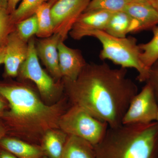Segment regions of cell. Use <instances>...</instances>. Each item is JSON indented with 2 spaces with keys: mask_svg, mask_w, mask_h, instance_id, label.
<instances>
[{
  "mask_svg": "<svg viewBox=\"0 0 158 158\" xmlns=\"http://www.w3.org/2000/svg\"><path fill=\"white\" fill-rule=\"evenodd\" d=\"M72 105L85 109L109 127L122 125L123 119L138 88L127 77L126 68L112 69L106 63H87L76 80L62 79Z\"/></svg>",
  "mask_w": 158,
  "mask_h": 158,
  "instance_id": "obj_1",
  "label": "cell"
},
{
  "mask_svg": "<svg viewBox=\"0 0 158 158\" xmlns=\"http://www.w3.org/2000/svg\"><path fill=\"white\" fill-rule=\"evenodd\" d=\"M0 96L8 103L0 119L7 134L42 141L49 130L59 129V119L68 110L66 99L45 104L29 86L17 82H0Z\"/></svg>",
  "mask_w": 158,
  "mask_h": 158,
  "instance_id": "obj_2",
  "label": "cell"
},
{
  "mask_svg": "<svg viewBox=\"0 0 158 158\" xmlns=\"http://www.w3.org/2000/svg\"><path fill=\"white\" fill-rule=\"evenodd\" d=\"M96 158H158V122L108 128Z\"/></svg>",
  "mask_w": 158,
  "mask_h": 158,
  "instance_id": "obj_3",
  "label": "cell"
},
{
  "mask_svg": "<svg viewBox=\"0 0 158 158\" xmlns=\"http://www.w3.org/2000/svg\"><path fill=\"white\" fill-rule=\"evenodd\" d=\"M88 36L95 37L101 43L102 48L99 54L101 60H110L123 68L135 69L138 72V81L146 82L149 70L141 62V50L135 38H117L102 31H93Z\"/></svg>",
  "mask_w": 158,
  "mask_h": 158,
  "instance_id": "obj_4",
  "label": "cell"
},
{
  "mask_svg": "<svg viewBox=\"0 0 158 158\" xmlns=\"http://www.w3.org/2000/svg\"><path fill=\"white\" fill-rule=\"evenodd\" d=\"M59 129L67 135L77 136L95 146L104 137L109 126L78 106L72 105L59 119Z\"/></svg>",
  "mask_w": 158,
  "mask_h": 158,
  "instance_id": "obj_5",
  "label": "cell"
},
{
  "mask_svg": "<svg viewBox=\"0 0 158 158\" xmlns=\"http://www.w3.org/2000/svg\"><path fill=\"white\" fill-rule=\"evenodd\" d=\"M28 47L27 57L20 67L18 76L20 78L32 81L43 98L48 101L52 100L63 89L62 81H55L43 69L36 52L34 37L29 40Z\"/></svg>",
  "mask_w": 158,
  "mask_h": 158,
  "instance_id": "obj_6",
  "label": "cell"
},
{
  "mask_svg": "<svg viewBox=\"0 0 158 158\" xmlns=\"http://www.w3.org/2000/svg\"><path fill=\"white\" fill-rule=\"evenodd\" d=\"M91 0H57L51 7L54 34L64 42L73 25L84 13Z\"/></svg>",
  "mask_w": 158,
  "mask_h": 158,
  "instance_id": "obj_7",
  "label": "cell"
},
{
  "mask_svg": "<svg viewBox=\"0 0 158 158\" xmlns=\"http://www.w3.org/2000/svg\"><path fill=\"white\" fill-rule=\"evenodd\" d=\"M158 104L151 85L146 82L131 102L123 119V124L147 123L156 121Z\"/></svg>",
  "mask_w": 158,
  "mask_h": 158,
  "instance_id": "obj_8",
  "label": "cell"
},
{
  "mask_svg": "<svg viewBox=\"0 0 158 158\" xmlns=\"http://www.w3.org/2000/svg\"><path fill=\"white\" fill-rule=\"evenodd\" d=\"M113 13L104 10L85 11L75 23L69 34L73 39L78 40L93 31H104Z\"/></svg>",
  "mask_w": 158,
  "mask_h": 158,
  "instance_id": "obj_9",
  "label": "cell"
},
{
  "mask_svg": "<svg viewBox=\"0 0 158 158\" xmlns=\"http://www.w3.org/2000/svg\"><path fill=\"white\" fill-rule=\"evenodd\" d=\"M28 48V42L20 37L16 30L11 32L6 44L4 64L6 76H18L20 67L27 57Z\"/></svg>",
  "mask_w": 158,
  "mask_h": 158,
  "instance_id": "obj_10",
  "label": "cell"
},
{
  "mask_svg": "<svg viewBox=\"0 0 158 158\" xmlns=\"http://www.w3.org/2000/svg\"><path fill=\"white\" fill-rule=\"evenodd\" d=\"M60 41H62L60 36L56 34L35 41V48L38 58L41 59L53 78L57 82L62 81V79L59 68L58 49Z\"/></svg>",
  "mask_w": 158,
  "mask_h": 158,
  "instance_id": "obj_11",
  "label": "cell"
},
{
  "mask_svg": "<svg viewBox=\"0 0 158 158\" xmlns=\"http://www.w3.org/2000/svg\"><path fill=\"white\" fill-rule=\"evenodd\" d=\"M59 65L62 79L76 80L87 64L80 50L69 47L63 41L58 46Z\"/></svg>",
  "mask_w": 158,
  "mask_h": 158,
  "instance_id": "obj_12",
  "label": "cell"
},
{
  "mask_svg": "<svg viewBox=\"0 0 158 158\" xmlns=\"http://www.w3.org/2000/svg\"><path fill=\"white\" fill-rule=\"evenodd\" d=\"M137 21L141 31L152 29L158 24V11L149 3L129 2L124 11Z\"/></svg>",
  "mask_w": 158,
  "mask_h": 158,
  "instance_id": "obj_13",
  "label": "cell"
},
{
  "mask_svg": "<svg viewBox=\"0 0 158 158\" xmlns=\"http://www.w3.org/2000/svg\"><path fill=\"white\" fill-rule=\"evenodd\" d=\"M137 21L125 11L114 12L104 31L107 34L117 38L126 37L130 33L141 31Z\"/></svg>",
  "mask_w": 158,
  "mask_h": 158,
  "instance_id": "obj_14",
  "label": "cell"
},
{
  "mask_svg": "<svg viewBox=\"0 0 158 158\" xmlns=\"http://www.w3.org/2000/svg\"><path fill=\"white\" fill-rule=\"evenodd\" d=\"M0 147L18 158H40L44 154L42 147L6 136L0 141Z\"/></svg>",
  "mask_w": 158,
  "mask_h": 158,
  "instance_id": "obj_15",
  "label": "cell"
},
{
  "mask_svg": "<svg viewBox=\"0 0 158 158\" xmlns=\"http://www.w3.org/2000/svg\"><path fill=\"white\" fill-rule=\"evenodd\" d=\"M60 158H96L94 146L83 138L68 135Z\"/></svg>",
  "mask_w": 158,
  "mask_h": 158,
  "instance_id": "obj_16",
  "label": "cell"
},
{
  "mask_svg": "<svg viewBox=\"0 0 158 158\" xmlns=\"http://www.w3.org/2000/svg\"><path fill=\"white\" fill-rule=\"evenodd\" d=\"M68 135L60 129L48 131L42 140L44 152L50 158H60Z\"/></svg>",
  "mask_w": 158,
  "mask_h": 158,
  "instance_id": "obj_17",
  "label": "cell"
},
{
  "mask_svg": "<svg viewBox=\"0 0 158 158\" xmlns=\"http://www.w3.org/2000/svg\"><path fill=\"white\" fill-rule=\"evenodd\" d=\"M52 5L48 2L43 3L35 11L38 25L36 36L39 38L50 37L54 34V26L51 9Z\"/></svg>",
  "mask_w": 158,
  "mask_h": 158,
  "instance_id": "obj_18",
  "label": "cell"
},
{
  "mask_svg": "<svg viewBox=\"0 0 158 158\" xmlns=\"http://www.w3.org/2000/svg\"><path fill=\"white\" fill-rule=\"evenodd\" d=\"M151 30L153 34L151 40L138 44L141 50V62L148 70L158 59V26H155Z\"/></svg>",
  "mask_w": 158,
  "mask_h": 158,
  "instance_id": "obj_19",
  "label": "cell"
},
{
  "mask_svg": "<svg viewBox=\"0 0 158 158\" xmlns=\"http://www.w3.org/2000/svg\"><path fill=\"white\" fill-rule=\"evenodd\" d=\"M49 0H22L15 10L10 14L11 22L14 24L35 14L39 6Z\"/></svg>",
  "mask_w": 158,
  "mask_h": 158,
  "instance_id": "obj_20",
  "label": "cell"
},
{
  "mask_svg": "<svg viewBox=\"0 0 158 158\" xmlns=\"http://www.w3.org/2000/svg\"><path fill=\"white\" fill-rule=\"evenodd\" d=\"M129 2L128 0H91L85 12L94 10L124 11Z\"/></svg>",
  "mask_w": 158,
  "mask_h": 158,
  "instance_id": "obj_21",
  "label": "cell"
},
{
  "mask_svg": "<svg viewBox=\"0 0 158 158\" xmlns=\"http://www.w3.org/2000/svg\"><path fill=\"white\" fill-rule=\"evenodd\" d=\"M15 30L20 37L28 42L34 35H37L38 25L37 16L34 14L15 24Z\"/></svg>",
  "mask_w": 158,
  "mask_h": 158,
  "instance_id": "obj_22",
  "label": "cell"
},
{
  "mask_svg": "<svg viewBox=\"0 0 158 158\" xmlns=\"http://www.w3.org/2000/svg\"><path fill=\"white\" fill-rule=\"evenodd\" d=\"M15 30L7 9L0 8V48L6 45L9 35Z\"/></svg>",
  "mask_w": 158,
  "mask_h": 158,
  "instance_id": "obj_23",
  "label": "cell"
},
{
  "mask_svg": "<svg viewBox=\"0 0 158 158\" xmlns=\"http://www.w3.org/2000/svg\"><path fill=\"white\" fill-rule=\"evenodd\" d=\"M147 83L151 85L158 104V59L149 69Z\"/></svg>",
  "mask_w": 158,
  "mask_h": 158,
  "instance_id": "obj_24",
  "label": "cell"
},
{
  "mask_svg": "<svg viewBox=\"0 0 158 158\" xmlns=\"http://www.w3.org/2000/svg\"><path fill=\"white\" fill-rule=\"evenodd\" d=\"M22 0H9L7 10L9 14H11L17 7V5Z\"/></svg>",
  "mask_w": 158,
  "mask_h": 158,
  "instance_id": "obj_25",
  "label": "cell"
},
{
  "mask_svg": "<svg viewBox=\"0 0 158 158\" xmlns=\"http://www.w3.org/2000/svg\"><path fill=\"white\" fill-rule=\"evenodd\" d=\"M8 105L6 100L0 96V118L2 116L3 113L8 108Z\"/></svg>",
  "mask_w": 158,
  "mask_h": 158,
  "instance_id": "obj_26",
  "label": "cell"
},
{
  "mask_svg": "<svg viewBox=\"0 0 158 158\" xmlns=\"http://www.w3.org/2000/svg\"><path fill=\"white\" fill-rule=\"evenodd\" d=\"M0 158H18L13 154L5 150L4 149H2L0 151Z\"/></svg>",
  "mask_w": 158,
  "mask_h": 158,
  "instance_id": "obj_27",
  "label": "cell"
},
{
  "mask_svg": "<svg viewBox=\"0 0 158 158\" xmlns=\"http://www.w3.org/2000/svg\"><path fill=\"white\" fill-rule=\"evenodd\" d=\"M6 135H7V131H6V128L3 124L2 122L0 119V141L2 138L5 137Z\"/></svg>",
  "mask_w": 158,
  "mask_h": 158,
  "instance_id": "obj_28",
  "label": "cell"
},
{
  "mask_svg": "<svg viewBox=\"0 0 158 158\" xmlns=\"http://www.w3.org/2000/svg\"><path fill=\"white\" fill-rule=\"evenodd\" d=\"M6 56V45L0 48V65L4 64Z\"/></svg>",
  "mask_w": 158,
  "mask_h": 158,
  "instance_id": "obj_29",
  "label": "cell"
},
{
  "mask_svg": "<svg viewBox=\"0 0 158 158\" xmlns=\"http://www.w3.org/2000/svg\"><path fill=\"white\" fill-rule=\"evenodd\" d=\"M129 2H144L149 3L155 7V0H128Z\"/></svg>",
  "mask_w": 158,
  "mask_h": 158,
  "instance_id": "obj_30",
  "label": "cell"
},
{
  "mask_svg": "<svg viewBox=\"0 0 158 158\" xmlns=\"http://www.w3.org/2000/svg\"><path fill=\"white\" fill-rule=\"evenodd\" d=\"M9 0H0V8L7 9Z\"/></svg>",
  "mask_w": 158,
  "mask_h": 158,
  "instance_id": "obj_31",
  "label": "cell"
},
{
  "mask_svg": "<svg viewBox=\"0 0 158 158\" xmlns=\"http://www.w3.org/2000/svg\"><path fill=\"white\" fill-rule=\"evenodd\" d=\"M57 0H49L48 2L52 5V6L53 4H54L55 2H56Z\"/></svg>",
  "mask_w": 158,
  "mask_h": 158,
  "instance_id": "obj_32",
  "label": "cell"
},
{
  "mask_svg": "<svg viewBox=\"0 0 158 158\" xmlns=\"http://www.w3.org/2000/svg\"><path fill=\"white\" fill-rule=\"evenodd\" d=\"M155 7L158 11V0H155Z\"/></svg>",
  "mask_w": 158,
  "mask_h": 158,
  "instance_id": "obj_33",
  "label": "cell"
},
{
  "mask_svg": "<svg viewBox=\"0 0 158 158\" xmlns=\"http://www.w3.org/2000/svg\"><path fill=\"white\" fill-rule=\"evenodd\" d=\"M156 121L158 122V113L157 114V116L156 119Z\"/></svg>",
  "mask_w": 158,
  "mask_h": 158,
  "instance_id": "obj_34",
  "label": "cell"
},
{
  "mask_svg": "<svg viewBox=\"0 0 158 158\" xmlns=\"http://www.w3.org/2000/svg\"><path fill=\"white\" fill-rule=\"evenodd\" d=\"M50 158L44 157V158Z\"/></svg>",
  "mask_w": 158,
  "mask_h": 158,
  "instance_id": "obj_35",
  "label": "cell"
}]
</instances>
